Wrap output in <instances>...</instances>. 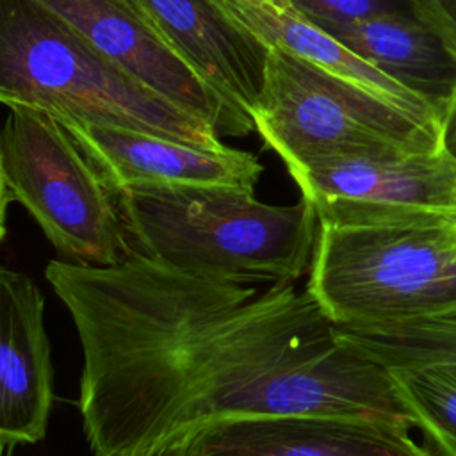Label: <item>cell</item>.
I'll return each mask as SVG.
<instances>
[{
	"label": "cell",
	"mask_w": 456,
	"mask_h": 456,
	"mask_svg": "<svg viewBox=\"0 0 456 456\" xmlns=\"http://www.w3.org/2000/svg\"><path fill=\"white\" fill-rule=\"evenodd\" d=\"M114 2H119V4H123V5H126V7H130V9H132V11H135V9H134V5H132V2H130V0H114Z\"/></svg>",
	"instance_id": "cell-21"
},
{
	"label": "cell",
	"mask_w": 456,
	"mask_h": 456,
	"mask_svg": "<svg viewBox=\"0 0 456 456\" xmlns=\"http://www.w3.org/2000/svg\"><path fill=\"white\" fill-rule=\"evenodd\" d=\"M0 137L4 208L18 201L61 255L114 265L132 246L118 194L62 121L46 109L9 102Z\"/></svg>",
	"instance_id": "cell-5"
},
{
	"label": "cell",
	"mask_w": 456,
	"mask_h": 456,
	"mask_svg": "<svg viewBox=\"0 0 456 456\" xmlns=\"http://www.w3.org/2000/svg\"><path fill=\"white\" fill-rule=\"evenodd\" d=\"M454 5H456V0H454Z\"/></svg>",
	"instance_id": "cell-22"
},
{
	"label": "cell",
	"mask_w": 456,
	"mask_h": 456,
	"mask_svg": "<svg viewBox=\"0 0 456 456\" xmlns=\"http://www.w3.org/2000/svg\"><path fill=\"white\" fill-rule=\"evenodd\" d=\"M216 4L264 45L287 50L349 80L445 139L447 105L404 86L351 52L292 0H216Z\"/></svg>",
	"instance_id": "cell-13"
},
{
	"label": "cell",
	"mask_w": 456,
	"mask_h": 456,
	"mask_svg": "<svg viewBox=\"0 0 456 456\" xmlns=\"http://www.w3.org/2000/svg\"><path fill=\"white\" fill-rule=\"evenodd\" d=\"M317 25L372 66L438 103L449 105L456 93V57L417 18L376 16Z\"/></svg>",
	"instance_id": "cell-14"
},
{
	"label": "cell",
	"mask_w": 456,
	"mask_h": 456,
	"mask_svg": "<svg viewBox=\"0 0 456 456\" xmlns=\"http://www.w3.org/2000/svg\"><path fill=\"white\" fill-rule=\"evenodd\" d=\"M160 456H185V454L182 452L180 447H175V449H171V451H167V452H164V454H160Z\"/></svg>",
	"instance_id": "cell-19"
},
{
	"label": "cell",
	"mask_w": 456,
	"mask_h": 456,
	"mask_svg": "<svg viewBox=\"0 0 456 456\" xmlns=\"http://www.w3.org/2000/svg\"><path fill=\"white\" fill-rule=\"evenodd\" d=\"M319 224H358L406 210L456 214V157L445 148L383 159H333L289 171Z\"/></svg>",
	"instance_id": "cell-7"
},
{
	"label": "cell",
	"mask_w": 456,
	"mask_h": 456,
	"mask_svg": "<svg viewBox=\"0 0 456 456\" xmlns=\"http://www.w3.org/2000/svg\"><path fill=\"white\" fill-rule=\"evenodd\" d=\"M116 194L137 185H233L255 191L258 159L230 146L207 148L141 130L59 118Z\"/></svg>",
	"instance_id": "cell-10"
},
{
	"label": "cell",
	"mask_w": 456,
	"mask_h": 456,
	"mask_svg": "<svg viewBox=\"0 0 456 456\" xmlns=\"http://www.w3.org/2000/svg\"><path fill=\"white\" fill-rule=\"evenodd\" d=\"M82 347L78 411L93 456H160L208 426L338 413L413 429L381 365L353 351L294 283H240L134 249L114 265L50 260Z\"/></svg>",
	"instance_id": "cell-1"
},
{
	"label": "cell",
	"mask_w": 456,
	"mask_h": 456,
	"mask_svg": "<svg viewBox=\"0 0 456 456\" xmlns=\"http://www.w3.org/2000/svg\"><path fill=\"white\" fill-rule=\"evenodd\" d=\"M251 132L269 46L233 21L216 0H130Z\"/></svg>",
	"instance_id": "cell-11"
},
{
	"label": "cell",
	"mask_w": 456,
	"mask_h": 456,
	"mask_svg": "<svg viewBox=\"0 0 456 456\" xmlns=\"http://www.w3.org/2000/svg\"><path fill=\"white\" fill-rule=\"evenodd\" d=\"M306 290L337 326H369L456 306V214L406 210L319 224Z\"/></svg>",
	"instance_id": "cell-4"
},
{
	"label": "cell",
	"mask_w": 456,
	"mask_h": 456,
	"mask_svg": "<svg viewBox=\"0 0 456 456\" xmlns=\"http://www.w3.org/2000/svg\"><path fill=\"white\" fill-rule=\"evenodd\" d=\"M337 330L353 351L383 369L440 365L456 372V306L431 315Z\"/></svg>",
	"instance_id": "cell-15"
},
{
	"label": "cell",
	"mask_w": 456,
	"mask_h": 456,
	"mask_svg": "<svg viewBox=\"0 0 456 456\" xmlns=\"http://www.w3.org/2000/svg\"><path fill=\"white\" fill-rule=\"evenodd\" d=\"M445 146L456 157V93L451 96L447 105L445 119Z\"/></svg>",
	"instance_id": "cell-18"
},
{
	"label": "cell",
	"mask_w": 456,
	"mask_h": 456,
	"mask_svg": "<svg viewBox=\"0 0 456 456\" xmlns=\"http://www.w3.org/2000/svg\"><path fill=\"white\" fill-rule=\"evenodd\" d=\"M410 431L362 415L283 413L224 420L178 447L185 456H433Z\"/></svg>",
	"instance_id": "cell-9"
},
{
	"label": "cell",
	"mask_w": 456,
	"mask_h": 456,
	"mask_svg": "<svg viewBox=\"0 0 456 456\" xmlns=\"http://www.w3.org/2000/svg\"><path fill=\"white\" fill-rule=\"evenodd\" d=\"M39 2L109 61L176 107L210 123L219 135L249 134L223 98L130 7L114 0Z\"/></svg>",
	"instance_id": "cell-8"
},
{
	"label": "cell",
	"mask_w": 456,
	"mask_h": 456,
	"mask_svg": "<svg viewBox=\"0 0 456 456\" xmlns=\"http://www.w3.org/2000/svg\"><path fill=\"white\" fill-rule=\"evenodd\" d=\"M251 121L289 171L333 159H383L447 148L444 137L369 91L278 46H269Z\"/></svg>",
	"instance_id": "cell-6"
},
{
	"label": "cell",
	"mask_w": 456,
	"mask_h": 456,
	"mask_svg": "<svg viewBox=\"0 0 456 456\" xmlns=\"http://www.w3.org/2000/svg\"><path fill=\"white\" fill-rule=\"evenodd\" d=\"M315 23H346L376 16L419 20L417 0H292Z\"/></svg>",
	"instance_id": "cell-17"
},
{
	"label": "cell",
	"mask_w": 456,
	"mask_h": 456,
	"mask_svg": "<svg viewBox=\"0 0 456 456\" xmlns=\"http://www.w3.org/2000/svg\"><path fill=\"white\" fill-rule=\"evenodd\" d=\"M0 100L207 148L219 132L93 48L39 0H0Z\"/></svg>",
	"instance_id": "cell-3"
},
{
	"label": "cell",
	"mask_w": 456,
	"mask_h": 456,
	"mask_svg": "<svg viewBox=\"0 0 456 456\" xmlns=\"http://www.w3.org/2000/svg\"><path fill=\"white\" fill-rule=\"evenodd\" d=\"M387 372L428 451L456 456V372L440 365H394Z\"/></svg>",
	"instance_id": "cell-16"
},
{
	"label": "cell",
	"mask_w": 456,
	"mask_h": 456,
	"mask_svg": "<svg viewBox=\"0 0 456 456\" xmlns=\"http://www.w3.org/2000/svg\"><path fill=\"white\" fill-rule=\"evenodd\" d=\"M134 251L240 283H296L312 267L319 219L306 198L269 205L233 185H137L118 194Z\"/></svg>",
	"instance_id": "cell-2"
},
{
	"label": "cell",
	"mask_w": 456,
	"mask_h": 456,
	"mask_svg": "<svg viewBox=\"0 0 456 456\" xmlns=\"http://www.w3.org/2000/svg\"><path fill=\"white\" fill-rule=\"evenodd\" d=\"M12 449H14V447H11V445L2 447V456H11V454H12Z\"/></svg>",
	"instance_id": "cell-20"
},
{
	"label": "cell",
	"mask_w": 456,
	"mask_h": 456,
	"mask_svg": "<svg viewBox=\"0 0 456 456\" xmlns=\"http://www.w3.org/2000/svg\"><path fill=\"white\" fill-rule=\"evenodd\" d=\"M45 297L27 274L0 271V445L45 438L53 406Z\"/></svg>",
	"instance_id": "cell-12"
}]
</instances>
